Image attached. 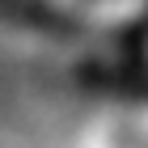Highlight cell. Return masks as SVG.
<instances>
[{"mask_svg":"<svg viewBox=\"0 0 148 148\" xmlns=\"http://www.w3.org/2000/svg\"><path fill=\"white\" fill-rule=\"evenodd\" d=\"M0 17L25 30H42V34H76V21L51 0H0Z\"/></svg>","mask_w":148,"mask_h":148,"instance_id":"6da1fadb","label":"cell"}]
</instances>
